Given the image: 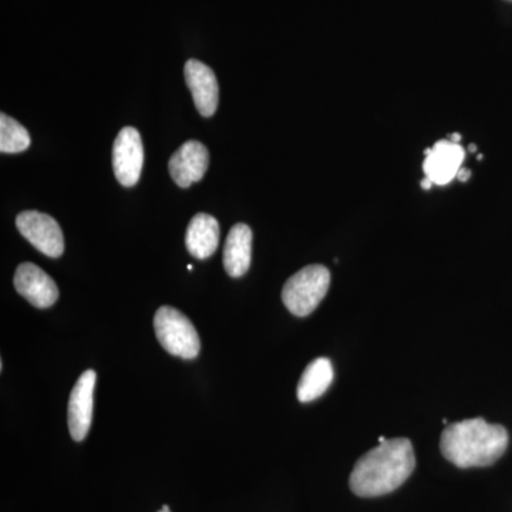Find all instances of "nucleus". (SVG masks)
<instances>
[{"label":"nucleus","mask_w":512,"mask_h":512,"mask_svg":"<svg viewBox=\"0 0 512 512\" xmlns=\"http://www.w3.org/2000/svg\"><path fill=\"white\" fill-rule=\"evenodd\" d=\"M144 164V148L140 133L134 127H124L113 144V168L117 181L124 187H134L140 180Z\"/></svg>","instance_id":"6"},{"label":"nucleus","mask_w":512,"mask_h":512,"mask_svg":"<svg viewBox=\"0 0 512 512\" xmlns=\"http://www.w3.org/2000/svg\"><path fill=\"white\" fill-rule=\"evenodd\" d=\"M448 140L453 141V143L460 144V140H461L460 134H451V136L448 137Z\"/></svg>","instance_id":"18"},{"label":"nucleus","mask_w":512,"mask_h":512,"mask_svg":"<svg viewBox=\"0 0 512 512\" xmlns=\"http://www.w3.org/2000/svg\"><path fill=\"white\" fill-rule=\"evenodd\" d=\"M252 258V231L248 225L237 224L229 231L224 247V268L232 278L247 274Z\"/></svg>","instance_id":"13"},{"label":"nucleus","mask_w":512,"mask_h":512,"mask_svg":"<svg viewBox=\"0 0 512 512\" xmlns=\"http://www.w3.org/2000/svg\"><path fill=\"white\" fill-rule=\"evenodd\" d=\"M508 431L484 419L457 421L441 434L443 456L458 468L487 467L500 460L507 450Z\"/></svg>","instance_id":"2"},{"label":"nucleus","mask_w":512,"mask_h":512,"mask_svg":"<svg viewBox=\"0 0 512 512\" xmlns=\"http://www.w3.org/2000/svg\"><path fill=\"white\" fill-rule=\"evenodd\" d=\"M154 330L160 345L170 355L192 360L200 355L201 342L190 319L171 306H161L154 316Z\"/></svg>","instance_id":"4"},{"label":"nucleus","mask_w":512,"mask_h":512,"mask_svg":"<svg viewBox=\"0 0 512 512\" xmlns=\"http://www.w3.org/2000/svg\"><path fill=\"white\" fill-rule=\"evenodd\" d=\"M464 157H466V151L461 144L453 143L448 138L437 141L433 147L426 150L424 174L433 184L451 183L463 167Z\"/></svg>","instance_id":"11"},{"label":"nucleus","mask_w":512,"mask_h":512,"mask_svg":"<svg viewBox=\"0 0 512 512\" xmlns=\"http://www.w3.org/2000/svg\"><path fill=\"white\" fill-rule=\"evenodd\" d=\"M210 165V151L200 141H187L171 156L168 163L174 183L181 188H188L198 183L207 173Z\"/></svg>","instance_id":"9"},{"label":"nucleus","mask_w":512,"mask_h":512,"mask_svg":"<svg viewBox=\"0 0 512 512\" xmlns=\"http://www.w3.org/2000/svg\"><path fill=\"white\" fill-rule=\"evenodd\" d=\"M431 185H433V183H431V180H429L427 177L421 181V188H424V190H430Z\"/></svg>","instance_id":"17"},{"label":"nucleus","mask_w":512,"mask_h":512,"mask_svg":"<svg viewBox=\"0 0 512 512\" xmlns=\"http://www.w3.org/2000/svg\"><path fill=\"white\" fill-rule=\"evenodd\" d=\"M185 245L194 258L208 259L220 245V224L212 215H194L185 234Z\"/></svg>","instance_id":"12"},{"label":"nucleus","mask_w":512,"mask_h":512,"mask_svg":"<svg viewBox=\"0 0 512 512\" xmlns=\"http://www.w3.org/2000/svg\"><path fill=\"white\" fill-rule=\"evenodd\" d=\"M335 379L332 362L328 357H319L306 367L298 384V400L311 403L326 393Z\"/></svg>","instance_id":"14"},{"label":"nucleus","mask_w":512,"mask_h":512,"mask_svg":"<svg viewBox=\"0 0 512 512\" xmlns=\"http://www.w3.org/2000/svg\"><path fill=\"white\" fill-rule=\"evenodd\" d=\"M30 146L29 131L19 121L0 114V151L3 154H18Z\"/></svg>","instance_id":"15"},{"label":"nucleus","mask_w":512,"mask_h":512,"mask_svg":"<svg viewBox=\"0 0 512 512\" xmlns=\"http://www.w3.org/2000/svg\"><path fill=\"white\" fill-rule=\"evenodd\" d=\"M97 375L94 370H86L70 393L67 423L74 441H83L89 434L93 420L94 387Z\"/></svg>","instance_id":"7"},{"label":"nucleus","mask_w":512,"mask_h":512,"mask_svg":"<svg viewBox=\"0 0 512 512\" xmlns=\"http://www.w3.org/2000/svg\"><path fill=\"white\" fill-rule=\"evenodd\" d=\"M16 227L30 244L49 258H59L64 252L62 228L55 218L39 211H23L16 217Z\"/></svg>","instance_id":"5"},{"label":"nucleus","mask_w":512,"mask_h":512,"mask_svg":"<svg viewBox=\"0 0 512 512\" xmlns=\"http://www.w3.org/2000/svg\"><path fill=\"white\" fill-rule=\"evenodd\" d=\"M158 512H171V511H170V507H168V505H163V508H161V510Z\"/></svg>","instance_id":"19"},{"label":"nucleus","mask_w":512,"mask_h":512,"mask_svg":"<svg viewBox=\"0 0 512 512\" xmlns=\"http://www.w3.org/2000/svg\"><path fill=\"white\" fill-rule=\"evenodd\" d=\"M384 441H387L386 437H379V443H384Z\"/></svg>","instance_id":"20"},{"label":"nucleus","mask_w":512,"mask_h":512,"mask_svg":"<svg viewBox=\"0 0 512 512\" xmlns=\"http://www.w3.org/2000/svg\"><path fill=\"white\" fill-rule=\"evenodd\" d=\"M13 285L16 291L35 308H50L59 299V289L55 281L32 262H23L18 266Z\"/></svg>","instance_id":"8"},{"label":"nucleus","mask_w":512,"mask_h":512,"mask_svg":"<svg viewBox=\"0 0 512 512\" xmlns=\"http://www.w3.org/2000/svg\"><path fill=\"white\" fill-rule=\"evenodd\" d=\"M416 467L412 441L392 439L380 443L357 460L350 488L359 497H380L406 483Z\"/></svg>","instance_id":"1"},{"label":"nucleus","mask_w":512,"mask_h":512,"mask_svg":"<svg viewBox=\"0 0 512 512\" xmlns=\"http://www.w3.org/2000/svg\"><path fill=\"white\" fill-rule=\"evenodd\" d=\"M457 177L460 178L461 181H467L468 178L471 177V171L467 170V168H461V170L458 171Z\"/></svg>","instance_id":"16"},{"label":"nucleus","mask_w":512,"mask_h":512,"mask_svg":"<svg viewBox=\"0 0 512 512\" xmlns=\"http://www.w3.org/2000/svg\"><path fill=\"white\" fill-rule=\"evenodd\" d=\"M330 272L323 265H309L296 272L282 289L286 309L298 318L311 315L329 291Z\"/></svg>","instance_id":"3"},{"label":"nucleus","mask_w":512,"mask_h":512,"mask_svg":"<svg viewBox=\"0 0 512 512\" xmlns=\"http://www.w3.org/2000/svg\"><path fill=\"white\" fill-rule=\"evenodd\" d=\"M477 150V147L476 146H473V144H471L470 146V151H476Z\"/></svg>","instance_id":"21"},{"label":"nucleus","mask_w":512,"mask_h":512,"mask_svg":"<svg viewBox=\"0 0 512 512\" xmlns=\"http://www.w3.org/2000/svg\"><path fill=\"white\" fill-rule=\"evenodd\" d=\"M184 73L185 82L191 90L195 107L200 111L201 116H214L220 101V87L211 67L200 60L191 59L185 63Z\"/></svg>","instance_id":"10"}]
</instances>
